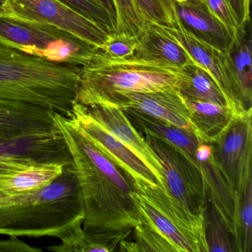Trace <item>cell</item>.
<instances>
[{
    "mask_svg": "<svg viewBox=\"0 0 252 252\" xmlns=\"http://www.w3.org/2000/svg\"><path fill=\"white\" fill-rule=\"evenodd\" d=\"M144 135L163 168L164 189L189 212L204 217L208 200L199 168L169 143L150 134Z\"/></svg>",
    "mask_w": 252,
    "mask_h": 252,
    "instance_id": "8",
    "label": "cell"
},
{
    "mask_svg": "<svg viewBox=\"0 0 252 252\" xmlns=\"http://www.w3.org/2000/svg\"><path fill=\"white\" fill-rule=\"evenodd\" d=\"M184 101L189 111L193 132L203 142L217 141L236 117L228 107L220 104L187 98Z\"/></svg>",
    "mask_w": 252,
    "mask_h": 252,
    "instance_id": "19",
    "label": "cell"
},
{
    "mask_svg": "<svg viewBox=\"0 0 252 252\" xmlns=\"http://www.w3.org/2000/svg\"><path fill=\"white\" fill-rule=\"evenodd\" d=\"M239 26L246 20L244 0H226Z\"/></svg>",
    "mask_w": 252,
    "mask_h": 252,
    "instance_id": "33",
    "label": "cell"
},
{
    "mask_svg": "<svg viewBox=\"0 0 252 252\" xmlns=\"http://www.w3.org/2000/svg\"><path fill=\"white\" fill-rule=\"evenodd\" d=\"M64 166L48 163L0 172V196L17 195L43 188L63 172Z\"/></svg>",
    "mask_w": 252,
    "mask_h": 252,
    "instance_id": "20",
    "label": "cell"
},
{
    "mask_svg": "<svg viewBox=\"0 0 252 252\" xmlns=\"http://www.w3.org/2000/svg\"><path fill=\"white\" fill-rule=\"evenodd\" d=\"M177 89L183 98L187 99L208 101L229 108L225 96L213 78L197 63L182 69Z\"/></svg>",
    "mask_w": 252,
    "mask_h": 252,
    "instance_id": "21",
    "label": "cell"
},
{
    "mask_svg": "<svg viewBox=\"0 0 252 252\" xmlns=\"http://www.w3.org/2000/svg\"><path fill=\"white\" fill-rule=\"evenodd\" d=\"M69 118L126 174L132 184H149L162 187L157 177L150 168L123 143L88 114L82 104L74 103L71 116Z\"/></svg>",
    "mask_w": 252,
    "mask_h": 252,
    "instance_id": "11",
    "label": "cell"
},
{
    "mask_svg": "<svg viewBox=\"0 0 252 252\" xmlns=\"http://www.w3.org/2000/svg\"><path fill=\"white\" fill-rule=\"evenodd\" d=\"M182 70L145 61L135 55L115 58L98 49L81 67L75 102L99 104L118 94L177 88Z\"/></svg>",
    "mask_w": 252,
    "mask_h": 252,
    "instance_id": "3",
    "label": "cell"
},
{
    "mask_svg": "<svg viewBox=\"0 0 252 252\" xmlns=\"http://www.w3.org/2000/svg\"><path fill=\"white\" fill-rule=\"evenodd\" d=\"M250 2L251 0H244L245 6V15H246V20H249L250 18Z\"/></svg>",
    "mask_w": 252,
    "mask_h": 252,
    "instance_id": "36",
    "label": "cell"
},
{
    "mask_svg": "<svg viewBox=\"0 0 252 252\" xmlns=\"http://www.w3.org/2000/svg\"><path fill=\"white\" fill-rule=\"evenodd\" d=\"M234 239L236 252H252V184L248 187L237 210Z\"/></svg>",
    "mask_w": 252,
    "mask_h": 252,
    "instance_id": "25",
    "label": "cell"
},
{
    "mask_svg": "<svg viewBox=\"0 0 252 252\" xmlns=\"http://www.w3.org/2000/svg\"><path fill=\"white\" fill-rule=\"evenodd\" d=\"M134 55L179 70L197 63L166 28L151 22L147 23L138 36Z\"/></svg>",
    "mask_w": 252,
    "mask_h": 252,
    "instance_id": "16",
    "label": "cell"
},
{
    "mask_svg": "<svg viewBox=\"0 0 252 252\" xmlns=\"http://www.w3.org/2000/svg\"><path fill=\"white\" fill-rule=\"evenodd\" d=\"M73 163L71 154L60 129L49 133L0 140V172L33 165Z\"/></svg>",
    "mask_w": 252,
    "mask_h": 252,
    "instance_id": "9",
    "label": "cell"
},
{
    "mask_svg": "<svg viewBox=\"0 0 252 252\" xmlns=\"http://www.w3.org/2000/svg\"><path fill=\"white\" fill-rule=\"evenodd\" d=\"M131 231L132 228H101L84 231L88 243L87 252H114L120 242L125 240Z\"/></svg>",
    "mask_w": 252,
    "mask_h": 252,
    "instance_id": "28",
    "label": "cell"
},
{
    "mask_svg": "<svg viewBox=\"0 0 252 252\" xmlns=\"http://www.w3.org/2000/svg\"><path fill=\"white\" fill-rule=\"evenodd\" d=\"M135 191L144 196L156 209L192 242L199 252H209L205 236L204 217L197 216L185 209L167 191L158 185L133 184Z\"/></svg>",
    "mask_w": 252,
    "mask_h": 252,
    "instance_id": "15",
    "label": "cell"
},
{
    "mask_svg": "<svg viewBox=\"0 0 252 252\" xmlns=\"http://www.w3.org/2000/svg\"><path fill=\"white\" fill-rule=\"evenodd\" d=\"M5 0H0V17H3L5 13Z\"/></svg>",
    "mask_w": 252,
    "mask_h": 252,
    "instance_id": "37",
    "label": "cell"
},
{
    "mask_svg": "<svg viewBox=\"0 0 252 252\" xmlns=\"http://www.w3.org/2000/svg\"><path fill=\"white\" fill-rule=\"evenodd\" d=\"M252 110L236 116L215 142L211 143L215 164L237 205L252 184Z\"/></svg>",
    "mask_w": 252,
    "mask_h": 252,
    "instance_id": "7",
    "label": "cell"
},
{
    "mask_svg": "<svg viewBox=\"0 0 252 252\" xmlns=\"http://www.w3.org/2000/svg\"><path fill=\"white\" fill-rule=\"evenodd\" d=\"M119 251L122 252H140L139 246L136 242L126 241L125 240L120 242L119 245Z\"/></svg>",
    "mask_w": 252,
    "mask_h": 252,
    "instance_id": "34",
    "label": "cell"
},
{
    "mask_svg": "<svg viewBox=\"0 0 252 252\" xmlns=\"http://www.w3.org/2000/svg\"><path fill=\"white\" fill-rule=\"evenodd\" d=\"M82 105L88 114L111 135L123 143L150 168L157 177L160 186L164 189L162 175L163 168L160 162L145 138L134 127L123 110L117 106L106 103Z\"/></svg>",
    "mask_w": 252,
    "mask_h": 252,
    "instance_id": "13",
    "label": "cell"
},
{
    "mask_svg": "<svg viewBox=\"0 0 252 252\" xmlns=\"http://www.w3.org/2000/svg\"><path fill=\"white\" fill-rule=\"evenodd\" d=\"M8 239H0V252H42V249L33 247L18 237L8 236Z\"/></svg>",
    "mask_w": 252,
    "mask_h": 252,
    "instance_id": "32",
    "label": "cell"
},
{
    "mask_svg": "<svg viewBox=\"0 0 252 252\" xmlns=\"http://www.w3.org/2000/svg\"><path fill=\"white\" fill-rule=\"evenodd\" d=\"M175 17L189 33L222 52L228 51L233 36L203 0H171Z\"/></svg>",
    "mask_w": 252,
    "mask_h": 252,
    "instance_id": "14",
    "label": "cell"
},
{
    "mask_svg": "<svg viewBox=\"0 0 252 252\" xmlns=\"http://www.w3.org/2000/svg\"><path fill=\"white\" fill-rule=\"evenodd\" d=\"M231 72L235 78L248 109L252 101V31L251 19L236 29L231 45L225 52Z\"/></svg>",
    "mask_w": 252,
    "mask_h": 252,
    "instance_id": "18",
    "label": "cell"
},
{
    "mask_svg": "<svg viewBox=\"0 0 252 252\" xmlns=\"http://www.w3.org/2000/svg\"><path fill=\"white\" fill-rule=\"evenodd\" d=\"M211 12L223 23L234 36L239 25L226 0H203Z\"/></svg>",
    "mask_w": 252,
    "mask_h": 252,
    "instance_id": "31",
    "label": "cell"
},
{
    "mask_svg": "<svg viewBox=\"0 0 252 252\" xmlns=\"http://www.w3.org/2000/svg\"><path fill=\"white\" fill-rule=\"evenodd\" d=\"M138 222L133 227L135 240L142 252H177L175 248L168 241L153 224L138 213Z\"/></svg>",
    "mask_w": 252,
    "mask_h": 252,
    "instance_id": "26",
    "label": "cell"
},
{
    "mask_svg": "<svg viewBox=\"0 0 252 252\" xmlns=\"http://www.w3.org/2000/svg\"><path fill=\"white\" fill-rule=\"evenodd\" d=\"M113 1L116 7V33L138 37L148 21L135 0Z\"/></svg>",
    "mask_w": 252,
    "mask_h": 252,
    "instance_id": "24",
    "label": "cell"
},
{
    "mask_svg": "<svg viewBox=\"0 0 252 252\" xmlns=\"http://www.w3.org/2000/svg\"><path fill=\"white\" fill-rule=\"evenodd\" d=\"M3 17L51 25L98 48H101L110 35L98 23L61 0H5Z\"/></svg>",
    "mask_w": 252,
    "mask_h": 252,
    "instance_id": "6",
    "label": "cell"
},
{
    "mask_svg": "<svg viewBox=\"0 0 252 252\" xmlns=\"http://www.w3.org/2000/svg\"><path fill=\"white\" fill-rule=\"evenodd\" d=\"M81 67L54 63L0 41V101L32 103L71 116Z\"/></svg>",
    "mask_w": 252,
    "mask_h": 252,
    "instance_id": "2",
    "label": "cell"
},
{
    "mask_svg": "<svg viewBox=\"0 0 252 252\" xmlns=\"http://www.w3.org/2000/svg\"><path fill=\"white\" fill-rule=\"evenodd\" d=\"M122 110L140 133L150 134L166 141L178 149L198 167L196 151L203 141H200L192 131L174 126L132 109L125 108Z\"/></svg>",
    "mask_w": 252,
    "mask_h": 252,
    "instance_id": "17",
    "label": "cell"
},
{
    "mask_svg": "<svg viewBox=\"0 0 252 252\" xmlns=\"http://www.w3.org/2000/svg\"><path fill=\"white\" fill-rule=\"evenodd\" d=\"M130 197L136 207L137 212L153 224L155 228L172 243L177 252H199L198 248L175 228L167 218L144 196L133 191L130 194Z\"/></svg>",
    "mask_w": 252,
    "mask_h": 252,
    "instance_id": "22",
    "label": "cell"
},
{
    "mask_svg": "<svg viewBox=\"0 0 252 252\" xmlns=\"http://www.w3.org/2000/svg\"><path fill=\"white\" fill-rule=\"evenodd\" d=\"M0 41L54 63L82 67L99 48L51 25L0 17Z\"/></svg>",
    "mask_w": 252,
    "mask_h": 252,
    "instance_id": "5",
    "label": "cell"
},
{
    "mask_svg": "<svg viewBox=\"0 0 252 252\" xmlns=\"http://www.w3.org/2000/svg\"><path fill=\"white\" fill-rule=\"evenodd\" d=\"M138 37L126 34H110L107 42L99 48L107 55L115 58H126L134 55Z\"/></svg>",
    "mask_w": 252,
    "mask_h": 252,
    "instance_id": "30",
    "label": "cell"
},
{
    "mask_svg": "<svg viewBox=\"0 0 252 252\" xmlns=\"http://www.w3.org/2000/svg\"><path fill=\"white\" fill-rule=\"evenodd\" d=\"M147 21L172 28L175 14L171 0H135Z\"/></svg>",
    "mask_w": 252,
    "mask_h": 252,
    "instance_id": "29",
    "label": "cell"
},
{
    "mask_svg": "<svg viewBox=\"0 0 252 252\" xmlns=\"http://www.w3.org/2000/svg\"><path fill=\"white\" fill-rule=\"evenodd\" d=\"M62 2L104 28L110 34L116 32V17L97 0H61Z\"/></svg>",
    "mask_w": 252,
    "mask_h": 252,
    "instance_id": "27",
    "label": "cell"
},
{
    "mask_svg": "<svg viewBox=\"0 0 252 252\" xmlns=\"http://www.w3.org/2000/svg\"><path fill=\"white\" fill-rule=\"evenodd\" d=\"M100 4L105 7L116 17V7L113 0H97Z\"/></svg>",
    "mask_w": 252,
    "mask_h": 252,
    "instance_id": "35",
    "label": "cell"
},
{
    "mask_svg": "<svg viewBox=\"0 0 252 252\" xmlns=\"http://www.w3.org/2000/svg\"><path fill=\"white\" fill-rule=\"evenodd\" d=\"M103 103L113 104L122 109H132L193 132L189 111L177 88L156 92L118 94Z\"/></svg>",
    "mask_w": 252,
    "mask_h": 252,
    "instance_id": "12",
    "label": "cell"
},
{
    "mask_svg": "<svg viewBox=\"0 0 252 252\" xmlns=\"http://www.w3.org/2000/svg\"><path fill=\"white\" fill-rule=\"evenodd\" d=\"M204 227L209 252H236L232 234L215 208L209 202L204 212Z\"/></svg>",
    "mask_w": 252,
    "mask_h": 252,
    "instance_id": "23",
    "label": "cell"
},
{
    "mask_svg": "<svg viewBox=\"0 0 252 252\" xmlns=\"http://www.w3.org/2000/svg\"><path fill=\"white\" fill-rule=\"evenodd\" d=\"M55 122L67 143L80 184L85 209L83 231L132 229L138 222V217L132 199L93 164L68 131Z\"/></svg>",
    "mask_w": 252,
    "mask_h": 252,
    "instance_id": "4",
    "label": "cell"
},
{
    "mask_svg": "<svg viewBox=\"0 0 252 252\" xmlns=\"http://www.w3.org/2000/svg\"><path fill=\"white\" fill-rule=\"evenodd\" d=\"M166 30L183 45L193 60L213 78L236 116H243L248 109L231 72L225 53L194 37L185 30L175 17V24Z\"/></svg>",
    "mask_w": 252,
    "mask_h": 252,
    "instance_id": "10",
    "label": "cell"
},
{
    "mask_svg": "<svg viewBox=\"0 0 252 252\" xmlns=\"http://www.w3.org/2000/svg\"><path fill=\"white\" fill-rule=\"evenodd\" d=\"M83 197L73 163L36 191L0 196V234L61 239L83 223Z\"/></svg>",
    "mask_w": 252,
    "mask_h": 252,
    "instance_id": "1",
    "label": "cell"
}]
</instances>
